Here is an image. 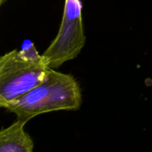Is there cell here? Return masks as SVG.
Returning a JSON list of instances; mask_svg holds the SVG:
<instances>
[{
    "mask_svg": "<svg viewBox=\"0 0 152 152\" xmlns=\"http://www.w3.org/2000/svg\"><path fill=\"white\" fill-rule=\"evenodd\" d=\"M81 103V89L74 77L49 68L39 84L2 108L28 122L45 113L78 110Z\"/></svg>",
    "mask_w": 152,
    "mask_h": 152,
    "instance_id": "1",
    "label": "cell"
},
{
    "mask_svg": "<svg viewBox=\"0 0 152 152\" xmlns=\"http://www.w3.org/2000/svg\"><path fill=\"white\" fill-rule=\"evenodd\" d=\"M34 44L0 58V106L20 97L39 84L49 69Z\"/></svg>",
    "mask_w": 152,
    "mask_h": 152,
    "instance_id": "2",
    "label": "cell"
},
{
    "mask_svg": "<svg viewBox=\"0 0 152 152\" xmlns=\"http://www.w3.org/2000/svg\"><path fill=\"white\" fill-rule=\"evenodd\" d=\"M83 3L80 0H65L59 32L42 54L50 68H58L80 54L86 43L83 28Z\"/></svg>",
    "mask_w": 152,
    "mask_h": 152,
    "instance_id": "3",
    "label": "cell"
},
{
    "mask_svg": "<svg viewBox=\"0 0 152 152\" xmlns=\"http://www.w3.org/2000/svg\"><path fill=\"white\" fill-rule=\"evenodd\" d=\"M25 120L17 119L7 129L0 132L1 152H32L34 144L32 138L25 131Z\"/></svg>",
    "mask_w": 152,
    "mask_h": 152,
    "instance_id": "4",
    "label": "cell"
},
{
    "mask_svg": "<svg viewBox=\"0 0 152 152\" xmlns=\"http://www.w3.org/2000/svg\"><path fill=\"white\" fill-rule=\"evenodd\" d=\"M4 1H5V0H0V4H2L4 2Z\"/></svg>",
    "mask_w": 152,
    "mask_h": 152,
    "instance_id": "5",
    "label": "cell"
}]
</instances>
